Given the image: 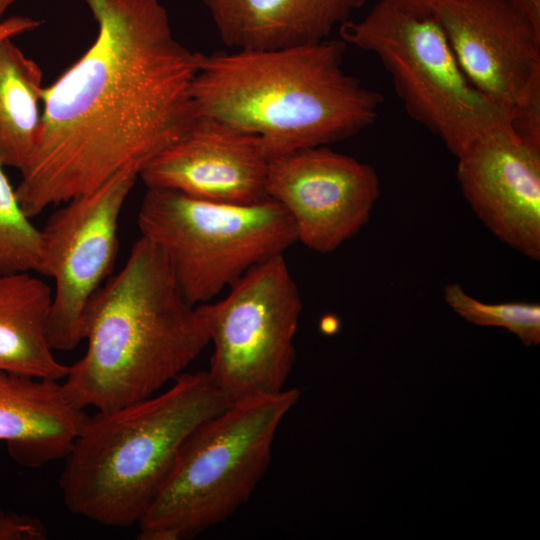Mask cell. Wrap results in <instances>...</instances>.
<instances>
[{
  "mask_svg": "<svg viewBox=\"0 0 540 540\" xmlns=\"http://www.w3.org/2000/svg\"><path fill=\"white\" fill-rule=\"evenodd\" d=\"M84 1L97 34L43 88L38 138L15 188L31 218L128 166L142 170L198 119L191 88L202 53L174 37L161 0Z\"/></svg>",
  "mask_w": 540,
  "mask_h": 540,
  "instance_id": "1",
  "label": "cell"
},
{
  "mask_svg": "<svg viewBox=\"0 0 540 540\" xmlns=\"http://www.w3.org/2000/svg\"><path fill=\"white\" fill-rule=\"evenodd\" d=\"M341 38L202 54L191 88L198 118L256 136L269 161L352 137L378 117L382 96L343 69Z\"/></svg>",
  "mask_w": 540,
  "mask_h": 540,
  "instance_id": "2",
  "label": "cell"
},
{
  "mask_svg": "<svg viewBox=\"0 0 540 540\" xmlns=\"http://www.w3.org/2000/svg\"><path fill=\"white\" fill-rule=\"evenodd\" d=\"M84 355L62 386L81 409H116L163 390L209 344L199 312L182 293L165 257L140 236L122 268L90 301Z\"/></svg>",
  "mask_w": 540,
  "mask_h": 540,
  "instance_id": "3",
  "label": "cell"
},
{
  "mask_svg": "<svg viewBox=\"0 0 540 540\" xmlns=\"http://www.w3.org/2000/svg\"><path fill=\"white\" fill-rule=\"evenodd\" d=\"M230 403L207 371L184 372L149 398L88 416L64 458L65 507L103 526L137 525L189 435Z\"/></svg>",
  "mask_w": 540,
  "mask_h": 540,
  "instance_id": "4",
  "label": "cell"
},
{
  "mask_svg": "<svg viewBox=\"0 0 540 540\" xmlns=\"http://www.w3.org/2000/svg\"><path fill=\"white\" fill-rule=\"evenodd\" d=\"M296 388L231 402L186 439L158 495L137 524L139 540H187L231 517L266 473Z\"/></svg>",
  "mask_w": 540,
  "mask_h": 540,
  "instance_id": "5",
  "label": "cell"
},
{
  "mask_svg": "<svg viewBox=\"0 0 540 540\" xmlns=\"http://www.w3.org/2000/svg\"><path fill=\"white\" fill-rule=\"evenodd\" d=\"M137 225L193 305L212 301L252 267L284 255L297 242L289 214L269 197L230 204L147 188Z\"/></svg>",
  "mask_w": 540,
  "mask_h": 540,
  "instance_id": "6",
  "label": "cell"
},
{
  "mask_svg": "<svg viewBox=\"0 0 540 540\" xmlns=\"http://www.w3.org/2000/svg\"><path fill=\"white\" fill-rule=\"evenodd\" d=\"M347 44L374 54L407 114L457 157L484 131L509 121L461 70L433 14L415 15L379 0L358 21L339 26Z\"/></svg>",
  "mask_w": 540,
  "mask_h": 540,
  "instance_id": "7",
  "label": "cell"
},
{
  "mask_svg": "<svg viewBox=\"0 0 540 540\" xmlns=\"http://www.w3.org/2000/svg\"><path fill=\"white\" fill-rule=\"evenodd\" d=\"M302 305L284 255L252 267L223 299L198 305L213 344L207 372L230 402L285 389Z\"/></svg>",
  "mask_w": 540,
  "mask_h": 540,
  "instance_id": "8",
  "label": "cell"
},
{
  "mask_svg": "<svg viewBox=\"0 0 540 540\" xmlns=\"http://www.w3.org/2000/svg\"><path fill=\"white\" fill-rule=\"evenodd\" d=\"M140 171L128 166L62 203L40 229L37 273L53 280L47 336L54 351H72L83 341L86 309L113 274L119 219Z\"/></svg>",
  "mask_w": 540,
  "mask_h": 540,
  "instance_id": "9",
  "label": "cell"
},
{
  "mask_svg": "<svg viewBox=\"0 0 540 540\" xmlns=\"http://www.w3.org/2000/svg\"><path fill=\"white\" fill-rule=\"evenodd\" d=\"M266 193L289 214L297 241L328 254L368 223L380 181L369 164L325 145L271 159Z\"/></svg>",
  "mask_w": 540,
  "mask_h": 540,
  "instance_id": "10",
  "label": "cell"
},
{
  "mask_svg": "<svg viewBox=\"0 0 540 540\" xmlns=\"http://www.w3.org/2000/svg\"><path fill=\"white\" fill-rule=\"evenodd\" d=\"M456 158V177L475 215L501 242L540 261V147L519 138L506 121Z\"/></svg>",
  "mask_w": 540,
  "mask_h": 540,
  "instance_id": "11",
  "label": "cell"
},
{
  "mask_svg": "<svg viewBox=\"0 0 540 540\" xmlns=\"http://www.w3.org/2000/svg\"><path fill=\"white\" fill-rule=\"evenodd\" d=\"M432 14L471 84L510 111L540 76V32L509 0H439Z\"/></svg>",
  "mask_w": 540,
  "mask_h": 540,
  "instance_id": "12",
  "label": "cell"
},
{
  "mask_svg": "<svg viewBox=\"0 0 540 540\" xmlns=\"http://www.w3.org/2000/svg\"><path fill=\"white\" fill-rule=\"evenodd\" d=\"M268 164L256 136L198 118L189 131L144 165L139 178L146 188L174 190L213 202L251 204L268 198Z\"/></svg>",
  "mask_w": 540,
  "mask_h": 540,
  "instance_id": "13",
  "label": "cell"
},
{
  "mask_svg": "<svg viewBox=\"0 0 540 540\" xmlns=\"http://www.w3.org/2000/svg\"><path fill=\"white\" fill-rule=\"evenodd\" d=\"M88 416L59 381L0 371V441L19 465L64 459Z\"/></svg>",
  "mask_w": 540,
  "mask_h": 540,
  "instance_id": "14",
  "label": "cell"
},
{
  "mask_svg": "<svg viewBox=\"0 0 540 540\" xmlns=\"http://www.w3.org/2000/svg\"><path fill=\"white\" fill-rule=\"evenodd\" d=\"M232 49H278L329 38L366 0H201Z\"/></svg>",
  "mask_w": 540,
  "mask_h": 540,
  "instance_id": "15",
  "label": "cell"
},
{
  "mask_svg": "<svg viewBox=\"0 0 540 540\" xmlns=\"http://www.w3.org/2000/svg\"><path fill=\"white\" fill-rule=\"evenodd\" d=\"M29 271H0V371L60 381L69 366L47 336L52 287Z\"/></svg>",
  "mask_w": 540,
  "mask_h": 540,
  "instance_id": "16",
  "label": "cell"
},
{
  "mask_svg": "<svg viewBox=\"0 0 540 540\" xmlns=\"http://www.w3.org/2000/svg\"><path fill=\"white\" fill-rule=\"evenodd\" d=\"M43 73L12 39L0 41V165L19 171L36 144Z\"/></svg>",
  "mask_w": 540,
  "mask_h": 540,
  "instance_id": "17",
  "label": "cell"
},
{
  "mask_svg": "<svg viewBox=\"0 0 540 540\" xmlns=\"http://www.w3.org/2000/svg\"><path fill=\"white\" fill-rule=\"evenodd\" d=\"M3 168L0 165V271L37 273L40 229L24 211Z\"/></svg>",
  "mask_w": 540,
  "mask_h": 540,
  "instance_id": "18",
  "label": "cell"
},
{
  "mask_svg": "<svg viewBox=\"0 0 540 540\" xmlns=\"http://www.w3.org/2000/svg\"><path fill=\"white\" fill-rule=\"evenodd\" d=\"M444 299L454 312L470 323L506 328L525 346L540 343L539 303H485L468 295L458 283L444 287Z\"/></svg>",
  "mask_w": 540,
  "mask_h": 540,
  "instance_id": "19",
  "label": "cell"
},
{
  "mask_svg": "<svg viewBox=\"0 0 540 540\" xmlns=\"http://www.w3.org/2000/svg\"><path fill=\"white\" fill-rule=\"evenodd\" d=\"M509 124L519 138L540 147V76L511 108Z\"/></svg>",
  "mask_w": 540,
  "mask_h": 540,
  "instance_id": "20",
  "label": "cell"
},
{
  "mask_svg": "<svg viewBox=\"0 0 540 540\" xmlns=\"http://www.w3.org/2000/svg\"><path fill=\"white\" fill-rule=\"evenodd\" d=\"M45 525L37 518L0 510V540H45Z\"/></svg>",
  "mask_w": 540,
  "mask_h": 540,
  "instance_id": "21",
  "label": "cell"
},
{
  "mask_svg": "<svg viewBox=\"0 0 540 540\" xmlns=\"http://www.w3.org/2000/svg\"><path fill=\"white\" fill-rule=\"evenodd\" d=\"M42 24L39 19L13 16L0 22V41L37 29Z\"/></svg>",
  "mask_w": 540,
  "mask_h": 540,
  "instance_id": "22",
  "label": "cell"
},
{
  "mask_svg": "<svg viewBox=\"0 0 540 540\" xmlns=\"http://www.w3.org/2000/svg\"><path fill=\"white\" fill-rule=\"evenodd\" d=\"M386 3L415 15L432 14L433 7L439 0H383Z\"/></svg>",
  "mask_w": 540,
  "mask_h": 540,
  "instance_id": "23",
  "label": "cell"
},
{
  "mask_svg": "<svg viewBox=\"0 0 540 540\" xmlns=\"http://www.w3.org/2000/svg\"><path fill=\"white\" fill-rule=\"evenodd\" d=\"M540 32V0H509Z\"/></svg>",
  "mask_w": 540,
  "mask_h": 540,
  "instance_id": "24",
  "label": "cell"
},
{
  "mask_svg": "<svg viewBox=\"0 0 540 540\" xmlns=\"http://www.w3.org/2000/svg\"><path fill=\"white\" fill-rule=\"evenodd\" d=\"M17 0H0V22L4 20V15L6 11L16 2Z\"/></svg>",
  "mask_w": 540,
  "mask_h": 540,
  "instance_id": "25",
  "label": "cell"
}]
</instances>
